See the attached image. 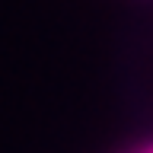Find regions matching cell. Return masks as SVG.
Segmentation results:
<instances>
[{"label":"cell","mask_w":153,"mask_h":153,"mask_svg":"<svg viewBox=\"0 0 153 153\" xmlns=\"http://www.w3.org/2000/svg\"><path fill=\"white\" fill-rule=\"evenodd\" d=\"M140 153H153V143H150V147H147V150H140Z\"/></svg>","instance_id":"1"}]
</instances>
